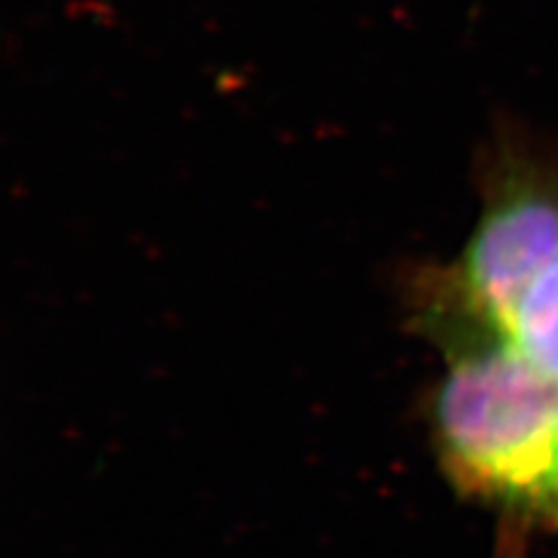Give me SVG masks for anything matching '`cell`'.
<instances>
[{"mask_svg":"<svg viewBox=\"0 0 558 558\" xmlns=\"http://www.w3.org/2000/svg\"><path fill=\"white\" fill-rule=\"evenodd\" d=\"M430 338L447 359L430 428L449 480L539 523L558 465V379L496 326L465 322Z\"/></svg>","mask_w":558,"mask_h":558,"instance_id":"1","label":"cell"},{"mask_svg":"<svg viewBox=\"0 0 558 558\" xmlns=\"http://www.w3.org/2000/svg\"><path fill=\"white\" fill-rule=\"evenodd\" d=\"M558 264V163L498 147L484 172V209L463 254L418 279L416 319L470 317L505 333L512 307Z\"/></svg>","mask_w":558,"mask_h":558,"instance_id":"2","label":"cell"},{"mask_svg":"<svg viewBox=\"0 0 558 558\" xmlns=\"http://www.w3.org/2000/svg\"><path fill=\"white\" fill-rule=\"evenodd\" d=\"M505 336L539 371L558 379V264L523 291L505 322Z\"/></svg>","mask_w":558,"mask_h":558,"instance_id":"3","label":"cell"},{"mask_svg":"<svg viewBox=\"0 0 558 558\" xmlns=\"http://www.w3.org/2000/svg\"><path fill=\"white\" fill-rule=\"evenodd\" d=\"M539 526H554L558 529V465H556V475L549 488V496L545 502V512H543V521H539Z\"/></svg>","mask_w":558,"mask_h":558,"instance_id":"4","label":"cell"}]
</instances>
